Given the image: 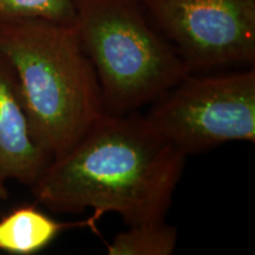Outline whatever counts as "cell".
Returning <instances> with one entry per match:
<instances>
[{
	"instance_id": "6da1fadb",
	"label": "cell",
	"mask_w": 255,
	"mask_h": 255,
	"mask_svg": "<svg viewBox=\"0 0 255 255\" xmlns=\"http://www.w3.org/2000/svg\"><path fill=\"white\" fill-rule=\"evenodd\" d=\"M188 156L152 129L144 115L104 114L68 150L50 159L31 188L55 213L92 209L128 226L165 220Z\"/></svg>"
},
{
	"instance_id": "5b68a950",
	"label": "cell",
	"mask_w": 255,
	"mask_h": 255,
	"mask_svg": "<svg viewBox=\"0 0 255 255\" xmlns=\"http://www.w3.org/2000/svg\"><path fill=\"white\" fill-rule=\"evenodd\" d=\"M190 72L254 66L255 0H137Z\"/></svg>"
},
{
	"instance_id": "3957f363",
	"label": "cell",
	"mask_w": 255,
	"mask_h": 255,
	"mask_svg": "<svg viewBox=\"0 0 255 255\" xmlns=\"http://www.w3.org/2000/svg\"><path fill=\"white\" fill-rule=\"evenodd\" d=\"M75 27L101 85L104 113L141 109L191 73L137 0H72Z\"/></svg>"
},
{
	"instance_id": "8992f818",
	"label": "cell",
	"mask_w": 255,
	"mask_h": 255,
	"mask_svg": "<svg viewBox=\"0 0 255 255\" xmlns=\"http://www.w3.org/2000/svg\"><path fill=\"white\" fill-rule=\"evenodd\" d=\"M50 159L31 135L14 71L0 52V202L8 199V182L31 187Z\"/></svg>"
},
{
	"instance_id": "ba28073f",
	"label": "cell",
	"mask_w": 255,
	"mask_h": 255,
	"mask_svg": "<svg viewBox=\"0 0 255 255\" xmlns=\"http://www.w3.org/2000/svg\"><path fill=\"white\" fill-rule=\"evenodd\" d=\"M177 229L165 220L128 226L108 245L109 255H170L176 250Z\"/></svg>"
},
{
	"instance_id": "7a4b0ae2",
	"label": "cell",
	"mask_w": 255,
	"mask_h": 255,
	"mask_svg": "<svg viewBox=\"0 0 255 255\" xmlns=\"http://www.w3.org/2000/svg\"><path fill=\"white\" fill-rule=\"evenodd\" d=\"M31 135L51 158L66 151L104 113L101 85L75 24L26 19L0 25Z\"/></svg>"
},
{
	"instance_id": "52a82bcc",
	"label": "cell",
	"mask_w": 255,
	"mask_h": 255,
	"mask_svg": "<svg viewBox=\"0 0 255 255\" xmlns=\"http://www.w3.org/2000/svg\"><path fill=\"white\" fill-rule=\"evenodd\" d=\"M90 226L89 219L63 223L50 218L34 205L17 207L0 219V251L14 255H32L46 248L65 229Z\"/></svg>"
},
{
	"instance_id": "277c9868",
	"label": "cell",
	"mask_w": 255,
	"mask_h": 255,
	"mask_svg": "<svg viewBox=\"0 0 255 255\" xmlns=\"http://www.w3.org/2000/svg\"><path fill=\"white\" fill-rule=\"evenodd\" d=\"M145 120L187 156L227 142L255 141V70L193 72L151 103Z\"/></svg>"
},
{
	"instance_id": "9c48e42d",
	"label": "cell",
	"mask_w": 255,
	"mask_h": 255,
	"mask_svg": "<svg viewBox=\"0 0 255 255\" xmlns=\"http://www.w3.org/2000/svg\"><path fill=\"white\" fill-rule=\"evenodd\" d=\"M26 19L75 24L72 0H0V25Z\"/></svg>"
}]
</instances>
